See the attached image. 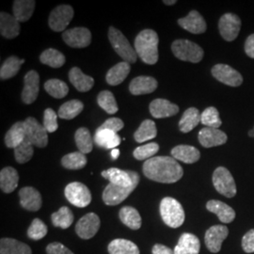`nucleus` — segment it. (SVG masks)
I'll return each instance as SVG.
<instances>
[{"instance_id": "obj_1", "label": "nucleus", "mask_w": 254, "mask_h": 254, "mask_svg": "<svg viewBox=\"0 0 254 254\" xmlns=\"http://www.w3.org/2000/svg\"><path fill=\"white\" fill-rule=\"evenodd\" d=\"M143 173L150 180L163 184H173L184 175L181 165L171 156H154L143 164Z\"/></svg>"}, {"instance_id": "obj_2", "label": "nucleus", "mask_w": 254, "mask_h": 254, "mask_svg": "<svg viewBox=\"0 0 254 254\" xmlns=\"http://www.w3.org/2000/svg\"><path fill=\"white\" fill-rule=\"evenodd\" d=\"M158 35L153 29H144L136 36L135 50L144 64L154 65L158 62Z\"/></svg>"}, {"instance_id": "obj_3", "label": "nucleus", "mask_w": 254, "mask_h": 254, "mask_svg": "<svg viewBox=\"0 0 254 254\" xmlns=\"http://www.w3.org/2000/svg\"><path fill=\"white\" fill-rule=\"evenodd\" d=\"M160 215L164 223L169 227L176 229L185 222V211L181 203L171 197H166L160 202Z\"/></svg>"}, {"instance_id": "obj_4", "label": "nucleus", "mask_w": 254, "mask_h": 254, "mask_svg": "<svg viewBox=\"0 0 254 254\" xmlns=\"http://www.w3.org/2000/svg\"><path fill=\"white\" fill-rule=\"evenodd\" d=\"M109 40L115 52L128 64H135L137 59L136 50L131 46L127 37L116 27H110L109 29Z\"/></svg>"}, {"instance_id": "obj_5", "label": "nucleus", "mask_w": 254, "mask_h": 254, "mask_svg": "<svg viewBox=\"0 0 254 254\" xmlns=\"http://www.w3.org/2000/svg\"><path fill=\"white\" fill-rule=\"evenodd\" d=\"M173 53L177 59L183 62L198 64L203 58V49L197 44L189 40H176L172 45Z\"/></svg>"}, {"instance_id": "obj_6", "label": "nucleus", "mask_w": 254, "mask_h": 254, "mask_svg": "<svg viewBox=\"0 0 254 254\" xmlns=\"http://www.w3.org/2000/svg\"><path fill=\"white\" fill-rule=\"evenodd\" d=\"M213 185L219 194L233 198L236 195V185L233 175L224 167H218L213 173Z\"/></svg>"}, {"instance_id": "obj_7", "label": "nucleus", "mask_w": 254, "mask_h": 254, "mask_svg": "<svg viewBox=\"0 0 254 254\" xmlns=\"http://www.w3.org/2000/svg\"><path fill=\"white\" fill-rule=\"evenodd\" d=\"M64 194L68 201L76 207L84 208L91 203V191L87 186L79 182H73L67 185Z\"/></svg>"}, {"instance_id": "obj_8", "label": "nucleus", "mask_w": 254, "mask_h": 254, "mask_svg": "<svg viewBox=\"0 0 254 254\" xmlns=\"http://www.w3.org/2000/svg\"><path fill=\"white\" fill-rule=\"evenodd\" d=\"M26 136L32 143V145L39 148H45L48 143V132L46 131L44 125H41L36 119L28 117L24 122Z\"/></svg>"}, {"instance_id": "obj_9", "label": "nucleus", "mask_w": 254, "mask_h": 254, "mask_svg": "<svg viewBox=\"0 0 254 254\" xmlns=\"http://www.w3.org/2000/svg\"><path fill=\"white\" fill-rule=\"evenodd\" d=\"M138 183H139V178H137L136 181L134 182V184L128 188L109 184L103 192L104 202L107 205H110V206L118 205L121 202L126 200L127 197L134 191Z\"/></svg>"}, {"instance_id": "obj_10", "label": "nucleus", "mask_w": 254, "mask_h": 254, "mask_svg": "<svg viewBox=\"0 0 254 254\" xmlns=\"http://www.w3.org/2000/svg\"><path fill=\"white\" fill-rule=\"evenodd\" d=\"M73 17V8L69 5H61L51 11L48 19V25L56 32H62L68 27Z\"/></svg>"}, {"instance_id": "obj_11", "label": "nucleus", "mask_w": 254, "mask_h": 254, "mask_svg": "<svg viewBox=\"0 0 254 254\" xmlns=\"http://www.w3.org/2000/svg\"><path fill=\"white\" fill-rule=\"evenodd\" d=\"M100 218L94 214L89 213L83 216L75 225V233L82 239H91L100 229Z\"/></svg>"}, {"instance_id": "obj_12", "label": "nucleus", "mask_w": 254, "mask_h": 254, "mask_svg": "<svg viewBox=\"0 0 254 254\" xmlns=\"http://www.w3.org/2000/svg\"><path fill=\"white\" fill-rule=\"evenodd\" d=\"M241 27V20L234 13L223 14L218 22L221 37L227 42H233L238 36Z\"/></svg>"}, {"instance_id": "obj_13", "label": "nucleus", "mask_w": 254, "mask_h": 254, "mask_svg": "<svg viewBox=\"0 0 254 254\" xmlns=\"http://www.w3.org/2000/svg\"><path fill=\"white\" fill-rule=\"evenodd\" d=\"M63 39L70 47L85 48L91 45V33L86 27H74L64 31Z\"/></svg>"}, {"instance_id": "obj_14", "label": "nucleus", "mask_w": 254, "mask_h": 254, "mask_svg": "<svg viewBox=\"0 0 254 254\" xmlns=\"http://www.w3.org/2000/svg\"><path fill=\"white\" fill-rule=\"evenodd\" d=\"M212 74L218 80L231 87H238L243 83L239 72L226 64H217L212 68Z\"/></svg>"}, {"instance_id": "obj_15", "label": "nucleus", "mask_w": 254, "mask_h": 254, "mask_svg": "<svg viewBox=\"0 0 254 254\" xmlns=\"http://www.w3.org/2000/svg\"><path fill=\"white\" fill-rule=\"evenodd\" d=\"M101 175L108 179L109 184L116 185L120 187H131L137 178H139L138 173L133 171H123L117 168H111L107 171H104Z\"/></svg>"}, {"instance_id": "obj_16", "label": "nucleus", "mask_w": 254, "mask_h": 254, "mask_svg": "<svg viewBox=\"0 0 254 254\" xmlns=\"http://www.w3.org/2000/svg\"><path fill=\"white\" fill-rule=\"evenodd\" d=\"M229 229L225 225H215L209 228L205 233L204 242L212 254H218L221 250L222 242L227 238Z\"/></svg>"}, {"instance_id": "obj_17", "label": "nucleus", "mask_w": 254, "mask_h": 254, "mask_svg": "<svg viewBox=\"0 0 254 254\" xmlns=\"http://www.w3.org/2000/svg\"><path fill=\"white\" fill-rule=\"evenodd\" d=\"M40 90V76L36 71H29L24 78V89L21 94L22 101L30 105L36 101Z\"/></svg>"}, {"instance_id": "obj_18", "label": "nucleus", "mask_w": 254, "mask_h": 254, "mask_svg": "<svg viewBox=\"0 0 254 254\" xmlns=\"http://www.w3.org/2000/svg\"><path fill=\"white\" fill-rule=\"evenodd\" d=\"M228 136L218 128L204 127L199 132V142L204 148L223 145L227 142Z\"/></svg>"}, {"instance_id": "obj_19", "label": "nucleus", "mask_w": 254, "mask_h": 254, "mask_svg": "<svg viewBox=\"0 0 254 254\" xmlns=\"http://www.w3.org/2000/svg\"><path fill=\"white\" fill-rule=\"evenodd\" d=\"M20 204L27 211L36 212L42 207L43 200L40 192L32 187H26L19 191Z\"/></svg>"}, {"instance_id": "obj_20", "label": "nucleus", "mask_w": 254, "mask_h": 254, "mask_svg": "<svg viewBox=\"0 0 254 254\" xmlns=\"http://www.w3.org/2000/svg\"><path fill=\"white\" fill-rule=\"evenodd\" d=\"M179 26L193 34H201L206 31V22L197 10H191L188 16L178 20Z\"/></svg>"}, {"instance_id": "obj_21", "label": "nucleus", "mask_w": 254, "mask_h": 254, "mask_svg": "<svg viewBox=\"0 0 254 254\" xmlns=\"http://www.w3.org/2000/svg\"><path fill=\"white\" fill-rule=\"evenodd\" d=\"M150 113L156 119L169 118L179 112V107L166 99H155L150 104Z\"/></svg>"}, {"instance_id": "obj_22", "label": "nucleus", "mask_w": 254, "mask_h": 254, "mask_svg": "<svg viewBox=\"0 0 254 254\" xmlns=\"http://www.w3.org/2000/svg\"><path fill=\"white\" fill-rule=\"evenodd\" d=\"M200 250L199 238L190 233H185L180 236L173 252L174 254H199Z\"/></svg>"}, {"instance_id": "obj_23", "label": "nucleus", "mask_w": 254, "mask_h": 254, "mask_svg": "<svg viewBox=\"0 0 254 254\" xmlns=\"http://www.w3.org/2000/svg\"><path fill=\"white\" fill-rule=\"evenodd\" d=\"M157 81L152 76L140 75L135 77L129 86V91L133 95H142L154 92L157 89Z\"/></svg>"}, {"instance_id": "obj_24", "label": "nucleus", "mask_w": 254, "mask_h": 254, "mask_svg": "<svg viewBox=\"0 0 254 254\" xmlns=\"http://www.w3.org/2000/svg\"><path fill=\"white\" fill-rule=\"evenodd\" d=\"M206 208L211 213L217 215L218 219L222 223H231L236 218L235 210L223 201L217 200H209L206 203Z\"/></svg>"}, {"instance_id": "obj_25", "label": "nucleus", "mask_w": 254, "mask_h": 254, "mask_svg": "<svg viewBox=\"0 0 254 254\" xmlns=\"http://www.w3.org/2000/svg\"><path fill=\"white\" fill-rule=\"evenodd\" d=\"M20 22L13 15L2 11L0 13V33L6 39H14L20 33Z\"/></svg>"}, {"instance_id": "obj_26", "label": "nucleus", "mask_w": 254, "mask_h": 254, "mask_svg": "<svg viewBox=\"0 0 254 254\" xmlns=\"http://www.w3.org/2000/svg\"><path fill=\"white\" fill-rule=\"evenodd\" d=\"M171 154L175 160L186 164L196 163L200 158V151L193 146H176L172 150Z\"/></svg>"}, {"instance_id": "obj_27", "label": "nucleus", "mask_w": 254, "mask_h": 254, "mask_svg": "<svg viewBox=\"0 0 254 254\" xmlns=\"http://www.w3.org/2000/svg\"><path fill=\"white\" fill-rule=\"evenodd\" d=\"M94 143L104 149H115L121 144V137L117 133L107 129H97L93 137Z\"/></svg>"}, {"instance_id": "obj_28", "label": "nucleus", "mask_w": 254, "mask_h": 254, "mask_svg": "<svg viewBox=\"0 0 254 254\" xmlns=\"http://www.w3.org/2000/svg\"><path fill=\"white\" fill-rule=\"evenodd\" d=\"M69 80L77 91L81 92L90 91L94 85V79L90 75L84 74L78 67H73L70 70Z\"/></svg>"}, {"instance_id": "obj_29", "label": "nucleus", "mask_w": 254, "mask_h": 254, "mask_svg": "<svg viewBox=\"0 0 254 254\" xmlns=\"http://www.w3.org/2000/svg\"><path fill=\"white\" fill-rule=\"evenodd\" d=\"M19 175L12 167H6L0 172V188L4 193H11L18 186Z\"/></svg>"}, {"instance_id": "obj_30", "label": "nucleus", "mask_w": 254, "mask_h": 254, "mask_svg": "<svg viewBox=\"0 0 254 254\" xmlns=\"http://www.w3.org/2000/svg\"><path fill=\"white\" fill-rule=\"evenodd\" d=\"M0 254H32V251L29 246L16 239L1 238Z\"/></svg>"}, {"instance_id": "obj_31", "label": "nucleus", "mask_w": 254, "mask_h": 254, "mask_svg": "<svg viewBox=\"0 0 254 254\" xmlns=\"http://www.w3.org/2000/svg\"><path fill=\"white\" fill-rule=\"evenodd\" d=\"M26 136V129L24 122H17L12 127L9 128L5 136V144L8 148H16L19 144H21L25 139Z\"/></svg>"}, {"instance_id": "obj_32", "label": "nucleus", "mask_w": 254, "mask_h": 254, "mask_svg": "<svg viewBox=\"0 0 254 254\" xmlns=\"http://www.w3.org/2000/svg\"><path fill=\"white\" fill-rule=\"evenodd\" d=\"M130 64L127 62H122L109 69L107 73V82L110 86H117L125 81L127 75L130 73Z\"/></svg>"}, {"instance_id": "obj_33", "label": "nucleus", "mask_w": 254, "mask_h": 254, "mask_svg": "<svg viewBox=\"0 0 254 254\" xmlns=\"http://www.w3.org/2000/svg\"><path fill=\"white\" fill-rule=\"evenodd\" d=\"M35 9V1L33 0H15L13 2V16L19 22H27L31 18Z\"/></svg>"}, {"instance_id": "obj_34", "label": "nucleus", "mask_w": 254, "mask_h": 254, "mask_svg": "<svg viewBox=\"0 0 254 254\" xmlns=\"http://www.w3.org/2000/svg\"><path fill=\"white\" fill-rule=\"evenodd\" d=\"M119 217L121 221L131 230H138L141 227V217L138 211L131 206H125L120 210Z\"/></svg>"}, {"instance_id": "obj_35", "label": "nucleus", "mask_w": 254, "mask_h": 254, "mask_svg": "<svg viewBox=\"0 0 254 254\" xmlns=\"http://www.w3.org/2000/svg\"><path fill=\"white\" fill-rule=\"evenodd\" d=\"M200 122V111L196 108L187 109L179 122V129L183 133H189L197 127Z\"/></svg>"}, {"instance_id": "obj_36", "label": "nucleus", "mask_w": 254, "mask_h": 254, "mask_svg": "<svg viewBox=\"0 0 254 254\" xmlns=\"http://www.w3.org/2000/svg\"><path fill=\"white\" fill-rule=\"evenodd\" d=\"M109 254H139L137 246L127 239H114L108 247Z\"/></svg>"}, {"instance_id": "obj_37", "label": "nucleus", "mask_w": 254, "mask_h": 254, "mask_svg": "<svg viewBox=\"0 0 254 254\" xmlns=\"http://www.w3.org/2000/svg\"><path fill=\"white\" fill-rule=\"evenodd\" d=\"M25 64V60H20L15 56L8 58L1 66L0 78L1 80H7L18 73L22 64Z\"/></svg>"}, {"instance_id": "obj_38", "label": "nucleus", "mask_w": 254, "mask_h": 254, "mask_svg": "<svg viewBox=\"0 0 254 254\" xmlns=\"http://www.w3.org/2000/svg\"><path fill=\"white\" fill-rule=\"evenodd\" d=\"M74 140L78 151L82 154H89L92 151L93 138L91 137V132L88 128L81 127L77 129L74 134Z\"/></svg>"}, {"instance_id": "obj_39", "label": "nucleus", "mask_w": 254, "mask_h": 254, "mask_svg": "<svg viewBox=\"0 0 254 254\" xmlns=\"http://www.w3.org/2000/svg\"><path fill=\"white\" fill-rule=\"evenodd\" d=\"M157 135V130L154 124V121L152 120H145L141 123L140 127L136 130L134 134V138L136 142L141 143L145 142L150 139H153Z\"/></svg>"}, {"instance_id": "obj_40", "label": "nucleus", "mask_w": 254, "mask_h": 254, "mask_svg": "<svg viewBox=\"0 0 254 254\" xmlns=\"http://www.w3.org/2000/svg\"><path fill=\"white\" fill-rule=\"evenodd\" d=\"M40 61L42 64L57 69L64 66L66 59L64 55L59 50L54 48H48L41 54Z\"/></svg>"}, {"instance_id": "obj_41", "label": "nucleus", "mask_w": 254, "mask_h": 254, "mask_svg": "<svg viewBox=\"0 0 254 254\" xmlns=\"http://www.w3.org/2000/svg\"><path fill=\"white\" fill-rule=\"evenodd\" d=\"M51 220L55 227L68 229L73 222V214L71 209L67 206L61 207L51 216Z\"/></svg>"}, {"instance_id": "obj_42", "label": "nucleus", "mask_w": 254, "mask_h": 254, "mask_svg": "<svg viewBox=\"0 0 254 254\" xmlns=\"http://www.w3.org/2000/svg\"><path fill=\"white\" fill-rule=\"evenodd\" d=\"M84 109V105L81 101L71 100L64 103L59 109L58 115L60 118L64 120H72L78 116Z\"/></svg>"}, {"instance_id": "obj_43", "label": "nucleus", "mask_w": 254, "mask_h": 254, "mask_svg": "<svg viewBox=\"0 0 254 254\" xmlns=\"http://www.w3.org/2000/svg\"><path fill=\"white\" fill-rule=\"evenodd\" d=\"M87 157L81 152H73L64 155L62 159V165L67 170H81L87 165Z\"/></svg>"}, {"instance_id": "obj_44", "label": "nucleus", "mask_w": 254, "mask_h": 254, "mask_svg": "<svg viewBox=\"0 0 254 254\" xmlns=\"http://www.w3.org/2000/svg\"><path fill=\"white\" fill-rule=\"evenodd\" d=\"M46 92L56 99H62L69 92V87L60 79H49L45 83Z\"/></svg>"}, {"instance_id": "obj_45", "label": "nucleus", "mask_w": 254, "mask_h": 254, "mask_svg": "<svg viewBox=\"0 0 254 254\" xmlns=\"http://www.w3.org/2000/svg\"><path fill=\"white\" fill-rule=\"evenodd\" d=\"M97 103L101 109H104L109 114H115L118 112V105L111 91H101L97 96Z\"/></svg>"}, {"instance_id": "obj_46", "label": "nucleus", "mask_w": 254, "mask_h": 254, "mask_svg": "<svg viewBox=\"0 0 254 254\" xmlns=\"http://www.w3.org/2000/svg\"><path fill=\"white\" fill-rule=\"evenodd\" d=\"M32 143L26 138L21 144H19L16 148H14V157L15 160L19 164H25L28 162L33 156V150Z\"/></svg>"}, {"instance_id": "obj_47", "label": "nucleus", "mask_w": 254, "mask_h": 254, "mask_svg": "<svg viewBox=\"0 0 254 254\" xmlns=\"http://www.w3.org/2000/svg\"><path fill=\"white\" fill-rule=\"evenodd\" d=\"M200 123L206 127L218 129L222 122L219 118L218 109L214 107H209L207 109H204L200 114Z\"/></svg>"}, {"instance_id": "obj_48", "label": "nucleus", "mask_w": 254, "mask_h": 254, "mask_svg": "<svg viewBox=\"0 0 254 254\" xmlns=\"http://www.w3.org/2000/svg\"><path fill=\"white\" fill-rule=\"evenodd\" d=\"M47 226L40 218H34L27 230V236L32 240H41L47 235Z\"/></svg>"}, {"instance_id": "obj_49", "label": "nucleus", "mask_w": 254, "mask_h": 254, "mask_svg": "<svg viewBox=\"0 0 254 254\" xmlns=\"http://www.w3.org/2000/svg\"><path fill=\"white\" fill-rule=\"evenodd\" d=\"M158 151L159 145L155 142H151L136 148L133 152V155L137 160H148L150 158H153L154 154Z\"/></svg>"}, {"instance_id": "obj_50", "label": "nucleus", "mask_w": 254, "mask_h": 254, "mask_svg": "<svg viewBox=\"0 0 254 254\" xmlns=\"http://www.w3.org/2000/svg\"><path fill=\"white\" fill-rule=\"evenodd\" d=\"M57 113L52 109H46L44 112V127L48 133H54L59 128Z\"/></svg>"}, {"instance_id": "obj_51", "label": "nucleus", "mask_w": 254, "mask_h": 254, "mask_svg": "<svg viewBox=\"0 0 254 254\" xmlns=\"http://www.w3.org/2000/svg\"><path fill=\"white\" fill-rule=\"evenodd\" d=\"M124 122L119 118H110L107 120L100 127L99 129H107L109 131H112L114 133H117L124 127Z\"/></svg>"}, {"instance_id": "obj_52", "label": "nucleus", "mask_w": 254, "mask_h": 254, "mask_svg": "<svg viewBox=\"0 0 254 254\" xmlns=\"http://www.w3.org/2000/svg\"><path fill=\"white\" fill-rule=\"evenodd\" d=\"M242 249L246 254L254 253V229L249 231L242 238Z\"/></svg>"}, {"instance_id": "obj_53", "label": "nucleus", "mask_w": 254, "mask_h": 254, "mask_svg": "<svg viewBox=\"0 0 254 254\" xmlns=\"http://www.w3.org/2000/svg\"><path fill=\"white\" fill-rule=\"evenodd\" d=\"M47 254H73L67 247L60 242H53L46 247Z\"/></svg>"}, {"instance_id": "obj_54", "label": "nucleus", "mask_w": 254, "mask_h": 254, "mask_svg": "<svg viewBox=\"0 0 254 254\" xmlns=\"http://www.w3.org/2000/svg\"><path fill=\"white\" fill-rule=\"evenodd\" d=\"M245 52L250 58L254 59V34L248 37L245 43Z\"/></svg>"}, {"instance_id": "obj_55", "label": "nucleus", "mask_w": 254, "mask_h": 254, "mask_svg": "<svg viewBox=\"0 0 254 254\" xmlns=\"http://www.w3.org/2000/svg\"><path fill=\"white\" fill-rule=\"evenodd\" d=\"M152 253L153 254H174V252L172 249L162 244H155L153 247Z\"/></svg>"}, {"instance_id": "obj_56", "label": "nucleus", "mask_w": 254, "mask_h": 254, "mask_svg": "<svg viewBox=\"0 0 254 254\" xmlns=\"http://www.w3.org/2000/svg\"><path fill=\"white\" fill-rule=\"evenodd\" d=\"M119 155H120V150L117 149V148H115V149H113L111 151V157H112L113 160L118 159Z\"/></svg>"}, {"instance_id": "obj_57", "label": "nucleus", "mask_w": 254, "mask_h": 254, "mask_svg": "<svg viewBox=\"0 0 254 254\" xmlns=\"http://www.w3.org/2000/svg\"><path fill=\"white\" fill-rule=\"evenodd\" d=\"M176 2H177L176 0H164L163 1L164 4H166V5H169V6L176 4Z\"/></svg>"}, {"instance_id": "obj_58", "label": "nucleus", "mask_w": 254, "mask_h": 254, "mask_svg": "<svg viewBox=\"0 0 254 254\" xmlns=\"http://www.w3.org/2000/svg\"><path fill=\"white\" fill-rule=\"evenodd\" d=\"M249 136H254V130L253 129V130H251L250 132H249Z\"/></svg>"}, {"instance_id": "obj_59", "label": "nucleus", "mask_w": 254, "mask_h": 254, "mask_svg": "<svg viewBox=\"0 0 254 254\" xmlns=\"http://www.w3.org/2000/svg\"></svg>"}]
</instances>
